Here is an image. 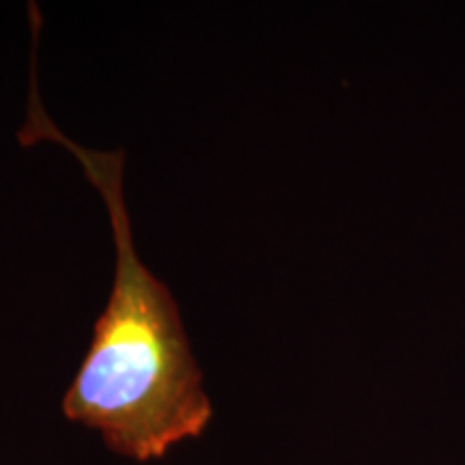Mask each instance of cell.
<instances>
[{
	"label": "cell",
	"instance_id": "obj_1",
	"mask_svg": "<svg viewBox=\"0 0 465 465\" xmlns=\"http://www.w3.org/2000/svg\"><path fill=\"white\" fill-rule=\"evenodd\" d=\"M33 67L22 147L58 143L72 151L108 207L116 267L108 304L97 317L89 351L63 399L69 420L102 433L110 450L151 461L179 441L199 438L212 420V401L192 353L177 300L143 259L124 196L125 151H95L63 134L37 89L42 14L33 11Z\"/></svg>",
	"mask_w": 465,
	"mask_h": 465
}]
</instances>
